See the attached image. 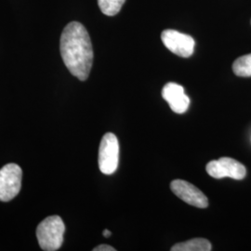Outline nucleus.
Returning a JSON list of instances; mask_svg holds the SVG:
<instances>
[{"instance_id":"obj_1","label":"nucleus","mask_w":251,"mask_h":251,"mask_svg":"<svg viewBox=\"0 0 251 251\" xmlns=\"http://www.w3.org/2000/svg\"><path fill=\"white\" fill-rule=\"evenodd\" d=\"M60 50L63 63L73 75L87 80L93 63V50L85 26L78 22H71L64 27Z\"/></svg>"},{"instance_id":"obj_2","label":"nucleus","mask_w":251,"mask_h":251,"mask_svg":"<svg viewBox=\"0 0 251 251\" xmlns=\"http://www.w3.org/2000/svg\"><path fill=\"white\" fill-rule=\"evenodd\" d=\"M65 225L59 216H50L36 228V237L41 250L55 251L60 250L63 243Z\"/></svg>"},{"instance_id":"obj_3","label":"nucleus","mask_w":251,"mask_h":251,"mask_svg":"<svg viewBox=\"0 0 251 251\" xmlns=\"http://www.w3.org/2000/svg\"><path fill=\"white\" fill-rule=\"evenodd\" d=\"M23 171L17 164H7L0 170V201L9 202L22 188Z\"/></svg>"},{"instance_id":"obj_4","label":"nucleus","mask_w":251,"mask_h":251,"mask_svg":"<svg viewBox=\"0 0 251 251\" xmlns=\"http://www.w3.org/2000/svg\"><path fill=\"white\" fill-rule=\"evenodd\" d=\"M99 168L105 175L115 173L119 162V144L114 133L103 135L99 148Z\"/></svg>"},{"instance_id":"obj_5","label":"nucleus","mask_w":251,"mask_h":251,"mask_svg":"<svg viewBox=\"0 0 251 251\" xmlns=\"http://www.w3.org/2000/svg\"><path fill=\"white\" fill-rule=\"evenodd\" d=\"M206 170L207 174L215 179L230 177L232 179L240 180L247 175L245 166L240 162L230 157H221L219 160L208 162Z\"/></svg>"},{"instance_id":"obj_6","label":"nucleus","mask_w":251,"mask_h":251,"mask_svg":"<svg viewBox=\"0 0 251 251\" xmlns=\"http://www.w3.org/2000/svg\"><path fill=\"white\" fill-rule=\"evenodd\" d=\"M161 39L165 47L172 53L182 58L192 56L195 50V39L189 35L179 33L176 30L168 29L162 32Z\"/></svg>"},{"instance_id":"obj_7","label":"nucleus","mask_w":251,"mask_h":251,"mask_svg":"<svg viewBox=\"0 0 251 251\" xmlns=\"http://www.w3.org/2000/svg\"><path fill=\"white\" fill-rule=\"evenodd\" d=\"M171 191L182 201L191 206L206 208L208 200L206 196L195 185L183 179H174L171 183Z\"/></svg>"},{"instance_id":"obj_8","label":"nucleus","mask_w":251,"mask_h":251,"mask_svg":"<svg viewBox=\"0 0 251 251\" xmlns=\"http://www.w3.org/2000/svg\"><path fill=\"white\" fill-rule=\"evenodd\" d=\"M162 97L176 114H183L188 110L190 100L184 89L177 83L170 82L162 90Z\"/></svg>"},{"instance_id":"obj_9","label":"nucleus","mask_w":251,"mask_h":251,"mask_svg":"<svg viewBox=\"0 0 251 251\" xmlns=\"http://www.w3.org/2000/svg\"><path fill=\"white\" fill-rule=\"evenodd\" d=\"M171 251H210L211 244L206 238H193L185 242L178 243Z\"/></svg>"},{"instance_id":"obj_10","label":"nucleus","mask_w":251,"mask_h":251,"mask_svg":"<svg viewBox=\"0 0 251 251\" xmlns=\"http://www.w3.org/2000/svg\"><path fill=\"white\" fill-rule=\"evenodd\" d=\"M233 73L237 76L251 77V53L244 55L236 59L233 64Z\"/></svg>"},{"instance_id":"obj_11","label":"nucleus","mask_w":251,"mask_h":251,"mask_svg":"<svg viewBox=\"0 0 251 251\" xmlns=\"http://www.w3.org/2000/svg\"><path fill=\"white\" fill-rule=\"evenodd\" d=\"M126 0H98L100 9L104 15L115 16L121 10Z\"/></svg>"},{"instance_id":"obj_12","label":"nucleus","mask_w":251,"mask_h":251,"mask_svg":"<svg viewBox=\"0 0 251 251\" xmlns=\"http://www.w3.org/2000/svg\"><path fill=\"white\" fill-rule=\"evenodd\" d=\"M93 251H116V249L109 245H100L98 247L94 248Z\"/></svg>"},{"instance_id":"obj_13","label":"nucleus","mask_w":251,"mask_h":251,"mask_svg":"<svg viewBox=\"0 0 251 251\" xmlns=\"http://www.w3.org/2000/svg\"><path fill=\"white\" fill-rule=\"evenodd\" d=\"M102 234H103L104 237H110V236L112 235V233H111L109 230H104V231L102 232Z\"/></svg>"}]
</instances>
